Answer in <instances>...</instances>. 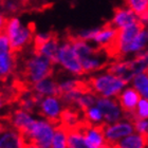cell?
Returning a JSON list of instances; mask_svg holds the SVG:
<instances>
[{"label": "cell", "mask_w": 148, "mask_h": 148, "mask_svg": "<svg viewBox=\"0 0 148 148\" xmlns=\"http://www.w3.org/2000/svg\"><path fill=\"white\" fill-rule=\"evenodd\" d=\"M54 66L55 64H53L50 59L32 51L31 54L22 59L21 67L19 70V77L17 79L29 88H32L35 84L49 77H53Z\"/></svg>", "instance_id": "obj_1"}, {"label": "cell", "mask_w": 148, "mask_h": 148, "mask_svg": "<svg viewBox=\"0 0 148 148\" xmlns=\"http://www.w3.org/2000/svg\"><path fill=\"white\" fill-rule=\"evenodd\" d=\"M3 33L8 36L11 45V51L15 54H20L27 47L33 43L35 36V25L30 22L22 25L19 18L13 16L9 17Z\"/></svg>", "instance_id": "obj_2"}, {"label": "cell", "mask_w": 148, "mask_h": 148, "mask_svg": "<svg viewBox=\"0 0 148 148\" xmlns=\"http://www.w3.org/2000/svg\"><path fill=\"white\" fill-rule=\"evenodd\" d=\"M86 82L96 96L105 99H116L128 84L107 71L88 77Z\"/></svg>", "instance_id": "obj_3"}, {"label": "cell", "mask_w": 148, "mask_h": 148, "mask_svg": "<svg viewBox=\"0 0 148 148\" xmlns=\"http://www.w3.org/2000/svg\"><path fill=\"white\" fill-rule=\"evenodd\" d=\"M55 128L56 125L54 124L43 119H36L23 138L27 141V144L32 143L39 146L40 148H51Z\"/></svg>", "instance_id": "obj_4"}, {"label": "cell", "mask_w": 148, "mask_h": 148, "mask_svg": "<svg viewBox=\"0 0 148 148\" xmlns=\"http://www.w3.org/2000/svg\"><path fill=\"white\" fill-rule=\"evenodd\" d=\"M57 64L64 70L75 76H83L85 75L84 69L80 65V62L74 51L73 46L68 37L65 36L60 41L58 53H57Z\"/></svg>", "instance_id": "obj_5"}, {"label": "cell", "mask_w": 148, "mask_h": 148, "mask_svg": "<svg viewBox=\"0 0 148 148\" xmlns=\"http://www.w3.org/2000/svg\"><path fill=\"white\" fill-rule=\"evenodd\" d=\"M103 131L106 143L111 147H113V145L124 138L136 132L133 123L127 119L113 124H103Z\"/></svg>", "instance_id": "obj_6"}, {"label": "cell", "mask_w": 148, "mask_h": 148, "mask_svg": "<svg viewBox=\"0 0 148 148\" xmlns=\"http://www.w3.org/2000/svg\"><path fill=\"white\" fill-rule=\"evenodd\" d=\"M65 108L62 99L58 96H47L40 99L37 113L54 125H59V119L62 112Z\"/></svg>", "instance_id": "obj_7"}, {"label": "cell", "mask_w": 148, "mask_h": 148, "mask_svg": "<svg viewBox=\"0 0 148 148\" xmlns=\"http://www.w3.org/2000/svg\"><path fill=\"white\" fill-rule=\"evenodd\" d=\"M95 106L102 111L105 124H113L125 119V114L116 99L97 97Z\"/></svg>", "instance_id": "obj_8"}, {"label": "cell", "mask_w": 148, "mask_h": 148, "mask_svg": "<svg viewBox=\"0 0 148 148\" xmlns=\"http://www.w3.org/2000/svg\"><path fill=\"white\" fill-rule=\"evenodd\" d=\"M142 99L139 92L133 87H126L125 89L120 93L116 99L119 102L121 109L125 114V119L131 121L133 123V113L136 109V106L139 104L140 99Z\"/></svg>", "instance_id": "obj_9"}, {"label": "cell", "mask_w": 148, "mask_h": 148, "mask_svg": "<svg viewBox=\"0 0 148 148\" xmlns=\"http://www.w3.org/2000/svg\"><path fill=\"white\" fill-rule=\"evenodd\" d=\"M76 128L80 130V132L84 134L85 139L94 148H112L106 143L104 131H103V125L94 126V125L89 124L84 119L83 122Z\"/></svg>", "instance_id": "obj_10"}, {"label": "cell", "mask_w": 148, "mask_h": 148, "mask_svg": "<svg viewBox=\"0 0 148 148\" xmlns=\"http://www.w3.org/2000/svg\"><path fill=\"white\" fill-rule=\"evenodd\" d=\"M5 116L9 121L10 125L14 129L19 131L22 136H25V133L28 132L29 129L31 128V126L36 120L33 116V114L29 113V112L22 110L18 107L12 110L10 113H8Z\"/></svg>", "instance_id": "obj_11"}, {"label": "cell", "mask_w": 148, "mask_h": 148, "mask_svg": "<svg viewBox=\"0 0 148 148\" xmlns=\"http://www.w3.org/2000/svg\"><path fill=\"white\" fill-rule=\"evenodd\" d=\"M117 33H119V30L113 28L108 21L102 27L96 29L95 35L93 36V39L91 41L94 43L95 47L106 51L115 42Z\"/></svg>", "instance_id": "obj_12"}, {"label": "cell", "mask_w": 148, "mask_h": 148, "mask_svg": "<svg viewBox=\"0 0 148 148\" xmlns=\"http://www.w3.org/2000/svg\"><path fill=\"white\" fill-rule=\"evenodd\" d=\"M62 39L58 37V34L54 32L53 35L45 42L40 43L38 46L32 47V51L36 54L50 59L53 64H57V53H58L59 46Z\"/></svg>", "instance_id": "obj_13"}, {"label": "cell", "mask_w": 148, "mask_h": 148, "mask_svg": "<svg viewBox=\"0 0 148 148\" xmlns=\"http://www.w3.org/2000/svg\"><path fill=\"white\" fill-rule=\"evenodd\" d=\"M139 21L140 20L136 14L126 4H123L121 6H116L114 9L113 17L109 22L116 30H122V29L134 25Z\"/></svg>", "instance_id": "obj_14"}, {"label": "cell", "mask_w": 148, "mask_h": 148, "mask_svg": "<svg viewBox=\"0 0 148 148\" xmlns=\"http://www.w3.org/2000/svg\"><path fill=\"white\" fill-rule=\"evenodd\" d=\"M27 141L21 133L12 126L0 134V148H25Z\"/></svg>", "instance_id": "obj_15"}, {"label": "cell", "mask_w": 148, "mask_h": 148, "mask_svg": "<svg viewBox=\"0 0 148 148\" xmlns=\"http://www.w3.org/2000/svg\"><path fill=\"white\" fill-rule=\"evenodd\" d=\"M84 120V113L75 107H65L59 119V125L66 129H74Z\"/></svg>", "instance_id": "obj_16"}, {"label": "cell", "mask_w": 148, "mask_h": 148, "mask_svg": "<svg viewBox=\"0 0 148 148\" xmlns=\"http://www.w3.org/2000/svg\"><path fill=\"white\" fill-rule=\"evenodd\" d=\"M31 90L41 99L47 96H59L58 82L54 79L53 77L46 78L33 85Z\"/></svg>", "instance_id": "obj_17"}, {"label": "cell", "mask_w": 148, "mask_h": 148, "mask_svg": "<svg viewBox=\"0 0 148 148\" xmlns=\"http://www.w3.org/2000/svg\"><path fill=\"white\" fill-rule=\"evenodd\" d=\"M17 58L18 54L13 52L0 55V79L2 80V83H5L14 74L18 62Z\"/></svg>", "instance_id": "obj_18"}, {"label": "cell", "mask_w": 148, "mask_h": 148, "mask_svg": "<svg viewBox=\"0 0 148 148\" xmlns=\"http://www.w3.org/2000/svg\"><path fill=\"white\" fill-rule=\"evenodd\" d=\"M148 136L134 132L117 142L112 148H147Z\"/></svg>", "instance_id": "obj_19"}, {"label": "cell", "mask_w": 148, "mask_h": 148, "mask_svg": "<svg viewBox=\"0 0 148 148\" xmlns=\"http://www.w3.org/2000/svg\"><path fill=\"white\" fill-rule=\"evenodd\" d=\"M125 4L136 14L140 21L148 25V0H128Z\"/></svg>", "instance_id": "obj_20"}, {"label": "cell", "mask_w": 148, "mask_h": 148, "mask_svg": "<svg viewBox=\"0 0 148 148\" xmlns=\"http://www.w3.org/2000/svg\"><path fill=\"white\" fill-rule=\"evenodd\" d=\"M68 148H94L90 145L88 141L85 139V136L79 129L68 130Z\"/></svg>", "instance_id": "obj_21"}, {"label": "cell", "mask_w": 148, "mask_h": 148, "mask_svg": "<svg viewBox=\"0 0 148 148\" xmlns=\"http://www.w3.org/2000/svg\"><path fill=\"white\" fill-rule=\"evenodd\" d=\"M51 148H68V129L62 125L56 126Z\"/></svg>", "instance_id": "obj_22"}, {"label": "cell", "mask_w": 148, "mask_h": 148, "mask_svg": "<svg viewBox=\"0 0 148 148\" xmlns=\"http://www.w3.org/2000/svg\"><path fill=\"white\" fill-rule=\"evenodd\" d=\"M132 87L139 92L142 99H148V73H140L133 77Z\"/></svg>", "instance_id": "obj_23"}, {"label": "cell", "mask_w": 148, "mask_h": 148, "mask_svg": "<svg viewBox=\"0 0 148 148\" xmlns=\"http://www.w3.org/2000/svg\"><path fill=\"white\" fill-rule=\"evenodd\" d=\"M84 119L89 124L94 125V126H101L103 124H105L102 111L99 110L96 106H92L89 109H87L84 112Z\"/></svg>", "instance_id": "obj_24"}, {"label": "cell", "mask_w": 148, "mask_h": 148, "mask_svg": "<svg viewBox=\"0 0 148 148\" xmlns=\"http://www.w3.org/2000/svg\"><path fill=\"white\" fill-rule=\"evenodd\" d=\"M148 120V99H141L136 109L133 113V122L134 121H147Z\"/></svg>", "instance_id": "obj_25"}, {"label": "cell", "mask_w": 148, "mask_h": 148, "mask_svg": "<svg viewBox=\"0 0 148 148\" xmlns=\"http://www.w3.org/2000/svg\"><path fill=\"white\" fill-rule=\"evenodd\" d=\"M4 11L8 13H17L23 8V3L22 2H14V1H6L2 4Z\"/></svg>", "instance_id": "obj_26"}, {"label": "cell", "mask_w": 148, "mask_h": 148, "mask_svg": "<svg viewBox=\"0 0 148 148\" xmlns=\"http://www.w3.org/2000/svg\"><path fill=\"white\" fill-rule=\"evenodd\" d=\"M12 52L11 51V45H10V40L4 33H0V55L6 54V53Z\"/></svg>", "instance_id": "obj_27"}, {"label": "cell", "mask_w": 148, "mask_h": 148, "mask_svg": "<svg viewBox=\"0 0 148 148\" xmlns=\"http://www.w3.org/2000/svg\"><path fill=\"white\" fill-rule=\"evenodd\" d=\"M6 20H8V17L3 15V14H0V33H2L4 31V28H5L6 25Z\"/></svg>", "instance_id": "obj_28"}, {"label": "cell", "mask_w": 148, "mask_h": 148, "mask_svg": "<svg viewBox=\"0 0 148 148\" xmlns=\"http://www.w3.org/2000/svg\"><path fill=\"white\" fill-rule=\"evenodd\" d=\"M25 148H40V147H39V146L35 145V144L29 143V144H27V145H25Z\"/></svg>", "instance_id": "obj_29"}, {"label": "cell", "mask_w": 148, "mask_h": 148, "mask_svg": "<svg viewBox=\"0 0 148 148\" xmlns=\"http://www.w3.org/2000/svg\"><path fill=\"white\" fill-rule=\"evenodd\" d=\"M142 54H143V56H144V58H145L146 60L148 62V50H146V51L142 52Z\"/></svg>", "instance_id": "obj_30"}, {"label": "cell", "mask_w": 148, "mask_h": 148, "mask_svg": "<svg viewBox=\"0 0 148 148\" xmlns=\"http://www.w3.org/2000/svg\"><path fill=\"white\" fill-rule=\"evenodd\" d=\"M3 89V87H2V80L0 79V91Z\"/></svg>", "instance_id": "obj_31"}, {"label": "cell", "mask_w": 148, "mask_h": 148, "mask_svg": "<svg viewBox=\"0 0 148 148\" xmlns=\"http://www.w3.org/2000/svg\"><path fill=\"white\" fill-rule=\"evenodd\" d=\"M146 32H147V36H148V29H147V30H146Z\"/></svg>", "instance_id": "obj_32"}, {"label": "cell", "mask_w": 148, "mask_h": 148, "mask_svg": "<svg viewBox=\"0 0 148 148\" xmlns=\"http://www.w3.org/2000/svg\"><path fill=\"white\" fill-rule=\"evenodd\" d=\"M147 148H148V147H147Z\"/></svg>", "instance_id": "obj_33"}]
</instances>
